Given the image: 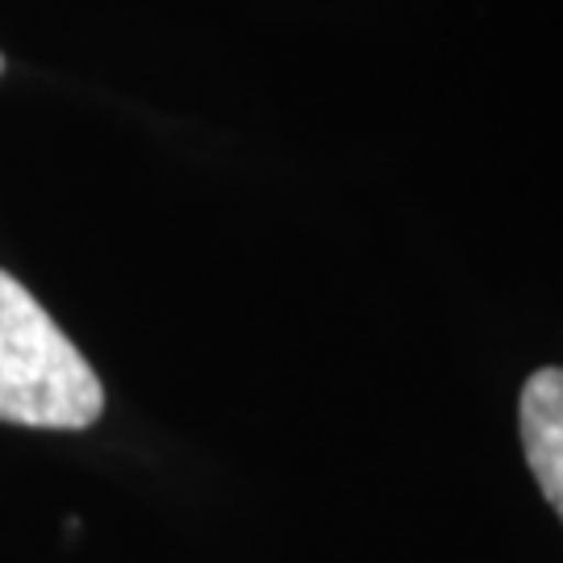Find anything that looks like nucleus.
I'll return each instance as SVG.
<instances>
[{"instance_id":"3","label":"nucleus","mask_w":563,"mask_h":563,"mask_svg":"<svg viewBox=\"0 0 563 563\" xmlns=\"http://www.w3.org/2000/svg\"><path fill=\"white\" fill-rule=\"evenodd\" d=\"M0 71H4V59H0Z\"/></svg>"},{"instance_id":"1","label":"nucleus","mask_w":563,"mask_h":563,"mask_svg":"<svg viewBox=\"0 0 563 563\" xmlns=\"http://www.w3.org/2000/svg\"><path fill=\"white\" fill-rule=\"evenodd\" d=\"M101 376L55 318L9 272H0V422L84 430L101 418Z\"/></svg>"},{"instance_id":"2","label":"nucleus","mask_w":563,"mask_h":563,"mask_svg":"<svg viewBox=\"0 0 563 563\" xmlns=\"http://www.w3.org/2000/svg\"><path fill=\"white\" fill-rule=\"evenodd\" d=\"M518 426L534 484L563 522V367H543L526 380Z\"/></svg>"}]
</instances>
